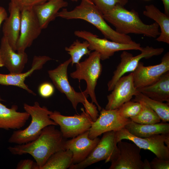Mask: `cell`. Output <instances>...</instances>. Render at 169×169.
I'll list each match as a JSON object with an SVG mask.
<instances>
[{
    "label": "cell",
    "mask_w": 169,
    "mask_h": 169,
    "mask_svg": "<svg viewBox=\"0 0 169 169\" xmlns=\"http://www.w3.org/2000/svg\"><path fill=\"white\" fill-rule=\"evenodd\" d=\"M0 50L4 66L8 70L10 73L16 74L22 73L28 60V55L25 52L16 53L3 36L1 39Z\"/></svg>",
    "instance_id": "cell-19"
},
{
    "label": "cell",
    "mask_w": 169,
    "mask_h": 169,
    "mask_svg": "<svg viewBox=\"0 0 169 169\" xmlns=\"http://www.w3.org/2000/svg\"><path fill=\"white\" fill-rule=\"evenodd\" d=\"M64 0H49L33 9L42 29L46 28L49 23L55 20L59 10L68 6Z\"/></svg>",
    "instance_id": "cell-22"
},
{
    "label": "cell",
    "mask_w": 169,
    "mask_h": 169,
    "mask_svg": "<svg viewBox=\"0 0 169 169\" xmlns=\"http://www.w3.org/2000/svg\"><path fill=\"white\" fill-rule=\"evenodd\" d=\"M9 16L5 19L3 25V36L7 39L12 48L16 51V45L20 32L21 11L14 4H9Z\"/></svg>",
    "instance_id": "cell-21"
},
{
    "label": "cell",
    "mask_w": 169,
    "mask_h": 169,
    "mask_svg": "<svg viewBox=\"0 0 169 169\" xmlns=\"http://www.w3.org/2000/svg\"><path fill=\"white\" fill-rule=\"evenodd\" d=\"M71 0V1H72V2H78V1H79V0Z\"/></svg>",
    "instance_id": "cell-41"
},
{
    "label": "cell",
    "mask_w": 169,
    "mask_h": 169,
    "mask_svg": "<svg viewBox=\"0 0 169 169\" xmlns=\"http://www.w3.org/2000/svg\"><path fill=\"white\" fill-rule=\"evenodd\" d=\"M143 163V169H151L150 162L147 159H145Z\"/></svg>",
    "instance_id": "cell-39"
},
{
    "label": "cell",
    "mask_w": 169,
    "mask_h": 169,
    "mask_svg": "<svg viewBox=\"0 0 169 169\" xmlns=\"http://www.w3.org/2000/svg\"><path fill=\"white\" fill-rule=\"evenodd\" d=\"M76 36L83 39L89 43V49L98 52L101 60L109 59L116 52L131 50L141 51L142 47L140 43L134 42L131 44H125L101 38L91 32L86 30H76L74 32Z\"/></svg>",
    "instance_id": "cell-7"
},
{
    "label": "cell",
    "mask_w": 169,
    "mask_h": 169,
    "mask_svg": "<svg viewBox=\"0 0 169 169\" xmlns=\"http://www.w3.org/2000/svg\"><path fill=\"white\" fill-rule=\"evenodd\" d=\"M132 101L142 102L153 110L163 122L169 121V103H164L151 99L138 92Z\"/></svg>",
    "instance_id": "cell-27"
},
{
    "label": "cell",
    "mask_w": 169,
    "mask_h": 169,
    "mask_svg": "<svg viewBox=\"0 0 169 169\" xmlns=\"http://www.w3.org/2000/svg\"><path fill=\"white\" fill-rule=\"evenodd\" d=\"M57 17L85 20L100 31L105 38L112 41L125 44L134 42L130 36L119 33L111 28L104 19L103 13L90 0H81L80 4L71 11L63 8L58 13Z\"/></svg>",
    "instance_id": "cell-2"
},
{
    "label": "cell",
    "mask_w": 169,
    "mask_h": 169,
    "mask_svg": "<svg viewBox=\"0 0 169 169\" xmlns=\"http://www.w3.org/2000/svg\"><path fill=\"white\" fill-rule=\"evenodd\" d=\"M123 139L131 141L141 149L151 151L160 159L169 160V133L141 138L132 135L123 127L116 131V140L117 143Z\"/></svg>",
    "instance_id": "cell-6"
},
{
    "label": "cell",
    "mask_w": 169,
    "mask_h": 169,
    "mask_svg": "<svg viewBox=\"0 0 169 169\" xmlns=\"http://www.w3.org/2000/svg\"><path fill=\"white\" fill-rule=\"evenodd\" d=\"M17 169H38L36 162L29 159L21 160L18 163Z\"/></svg>",
    "instance_id": "cell-36"
},
{
    "label": "cell",
    "mask_w": 169,
    "mask_h": 169,
    "mask_svg": "<svg viewBox=\"0 0 169 169\" xmlns=\"http://www.w3.org/2000/svg\"><path fill=\"white\" fill-rule=\"evenodd\" d=\"M23 108L31 117V122L24 129L14 131L8 139L9 143L19 145L29 142L36 139L46 127L58 125L50 118L53 111L45 106H41L38 102H35L32 105L24 103Z\"/></svg>",
    "instance_id": "cell-4"
},
{
    "label": "cell",
    "mask_w": 169,
    "mask_h": 169,
    "mask_svg": "<svg viewBox=\"0 0 169 169\" xmlns=\"http://www.w3.org/2000/svg\"><path fill=\"white\" fill-rule=\"evenodd\" d=\"M80 114L72 116L63 115L57 111L52 112L50 118L60 127V131L64 138H74L87 131L93 122L84 108Z\"/></svg>",
    "instance_id": "cell-8"
},
{
    "label": "cell",
    "mask_w": 169,
    "mask_h": 169,
    "mask_svg": "<svg viewBox=\"0 0 169 169\" xmlns=\"http://www.w3.org/2000/svg\"><path fill=\"white\" fill-rule=\"evenodd\" d=\"M100 140L98 137L94 139L89 136V131L68 141H66L65 149L70 150L73 153L72 164L84 160Z\"/></svg>",
    "instance_id": "cell-17"
},
{
    "label": "cell",
    "mask_w": 169,
    "mask_h": 169,
    "mask_svg": "<svg viewBox=\"0 0 169 169\" xmlns=\"http://www.w3.org/2000/svg\"><path fill=\"white\" fill-rule=\"evenodd\" d=\"M103 16L105 20L121 34L134 33L152 38H156L160 34L159 27L156 23L146 24L140 18L137 12L134 9L127 10L123 6H115Z\"/></svg>",
    "instance_id": "cell-3"
},
{
    "label": "cell",
    "mask_w": 169,
    "mask_h": 169,
    "mask_svg": "<svg viewBox=\"0 0 169 169\" xmlns=\"http://www.w3.org/2000/svg\"><path fill=\"white\" fill-rule=\"evenodd\" d=\"M151 169H169V160L160 159L157 157L150 162Z\"/></svg>",
    "instance_id": "cell-35"
},
{
    "label": "cell",
    "mask_w": 169,
    "mask_h": 169,
    "mask_svg": "<svg viewBox=\"0 0 169 169\" xmlns=\"http://www.w3.org/2000/svg\"><path fill=\"white\" fill-rule=\"evenodd\" d=\"M84 60L75 64V70L70 73V76L73 79L85 81L86 88L84 91L90 96L92 102L100 111L102 108L97 100L95 91L102 70L100 55L95 51L91 53Z\"/></svg>",
    "instance_id": "cell-5"
},
{
    "label": "cell",
    "mask_w": 169,
    "mask_h": 169,
    "mask_svg": "<svg viewBox=\"0 0 169 169\" xmlns=\"http://www.w3.org/2000/svg\"><path fill=\"white\" fill-rule=\"evenodd\" d=\"M49 0H10L14 4L22 11L33 8L37 5L42 4Z\"/></svg>",
    "instance_id": "cell-32"
},
{
    "label": "cell",
    "mask_w": 169,
    "mask_h": 169,
    "mask_svg": "<svg viewBox=\"0 0 169 169\" xmlns=\"http://www.w3.org/2000/svg\"><path fill=\"white\" fill-rule=\"evenodd\" d=\"M145 8L143 15L154 20L160 28V34L156 40L169 44V16L153 4L146 5Z\"/></svg>",
    "instance_id": "cell-25"
},
{
    "label": "cell",
    "mask_w": 169,
    "mask_h": 169,
    "mask_svg": "<svg viewBox=\"0 0 169 169\" xmlns=\"http://www.w3.org/2000/svg\"><path fill=\"white\" fill-rule=\"evenodd\" d=\"M84 108V110L91 118L93 122L95 121L99 116L97 107L93 102H90L86 99L83 104Z\"/></svg>",
    "instance_id": "cell-33"
},
{
    "label": "cell",
    "mask_w": 169,
    "mask_h": 169,
    "mask_svg": "<svg viewBox=\"0 0 169 169\" xmlns=\"http://www.w3.org/2000/svg\"><path fill=\"white\" fill-rule=\"evenodd\" d=\"M141 108L140 102L130 100L123 104L118 109L121 116L128 119L136 115Z\"/></svg>",
    "instance_id": "cell-30"
},
{
    "label": "cell",
    "mask_w": 169,
    "mask_h": 169,
    "mask_svg": "<svg viewBox=\"0 0 169 169\" xmlns=\"http://www.w3.org/2000/svg\"><path fill=\"white\" fill-rule=\"evenodd\" d=\"M54 125L44 128L39 136L29 142L8 147L13 155H22L28 154L34 159L38 169H41L49 158L54 154L65 150L66 141L60 131Z\"/></svg>",
    "instance_id": "cell-1"
},
{
    "label": "cell",
    "mask_w": 169,
    "mask_h": 169,
    "mask_svg": "<svg viewBox=\"0 0 169 169\" xmlns=\"http://www.w3.org/2000/svg\"><path fill=\"white\" fill-rule=\"evenodd\" d=\"M104 14L120 5L124 6L128 2V0H90Z\"/></svg>",
    "instance_id": "cell-31"
},
{
    "label": "cell",
    "mask_w": 169,
    "mask_h": 169,
    "mask_svg": "<svg viewBox=\"0 0 169 169\" xmlns=\"http://www.w3.org/2000/svg\"><path fill=\"white\" fill-rule=\"evenodd\" d=\"M1 101L3 100L0 96V129L17 130L24 126L30 117L29 114L25 111H18L16 105L8 108L1 102Z\"/></svg>",
    "instance_id": "cell-20"
},
{
    "label": "cell",
    "mask_w": 169,
    "mask_h": 169,
    "mask_svg": "<svg viewBox=\"0 0 169 169\" xmlns=\"http://www.w3.org/2000/svg\"><path fill=\"white\" fill-rule=\"evenodd\" d=\"M71 62L70 58L54 69L49 70L48 74L56 88L65 95L74 109L76 110L78 104L79 103L83 104L89 96L84 91L76 92L70 84L68 78L67 69Z\"/></svg>",
    "instance_id": "cell-10"
},
{
    "label": "cell",
    "mask_w": 169,
    "mask_h": 169,
    "mask_svg": "<svg viewBox=\"0 0 169 169\" xmlns=\"http://www.w3.org/2000/svg\"><path fill=\"white\" fill-rule=\"evenodd\" d=\"M116 131H111L103 134L101 138L87 157L83 161L72 164L70 169H83L99 161H110L116 148Z\"/></svg>",
    "instance_id": "cell-12"
},
{
    "label": "cell",
    "mask_w": 169,
    "mask_h": 169,
    "mask_svg": "<svg viewBox=\"0 0 169 169\" xmlns=\"http://www.w3.org/2000/svg\"><path fill=\"white\" fill-rule=\"evenodd\" d=\"M140 111L136 115L130 118L131 120L140 124H154L159 123L161 120L153 110L142 102Z\"/></svg>",
    "instance_id": "cell-29"
},
{
    "label": "cell",
    "mask_w": 169,
    "mask_h": 169,
    "mask_svg": "<svg viewBox=\"0 0 169 169\" xmlns=\"http://www.w3.org/2000/svg\"><path fill=\"white\" fill-rule=\"evenodd\" d=\"M73 153L69 150L59 151L52 155L41 169H66L72 164Z\"/></svg>",
    "instance_id": "cell-26"
},
{
    "label": "cell",
    "mask_w": 169,
    "mask_h": 169,
    "mask_svg": "<svg viewBox=\"0 0 169 169\" xmlns=\"http://www.w3.org/2000/svg\"><path fill=\"white\" fill-rule=\"evenodd\" d=\"M161 0L163 4L165 13L169 16V0Z\"/></svg>",
    "instance_id": "cell-38"
},
{
    "label": "cell",
    "mask_w": 169,
    "mask_h": 169,
    "mask_svg": "<svg viewBox=\"0 0 169 169\" xmlns=\"http://www.w3.org/2000/svg\"><path fill=\"white\" fill-rule=\"evenodd\" d=\"M141 149L135 144L118 141L111 156L110 169H143Z\"/></svg>",
    "instance_id": "cell-9"
},
{
    "label": "cell",
    "mask_w": 169,
    "mask_h": 169,
    "mask_svg": "<svg viewBox=\"0 0 169 169\" xmlns=\"http://www.w3.org/2000/svg\"><path fill=\"white\" fill-rule=\"evenodd\" d=\"M51 60L52 59L48 56H35L33 59L31 68L27 71L16 74H0V84L17 86L35 95V94L28 88L25 83V80L35 71L42 69L47 62Z\"/></svg>",
    "instance_id": "cell-18"
},
{
    "label": "cell",
    "mask_w": 169,
    "mask_h": 169,
    "mask_svg": "<svg viewBox=\"0 0 169 169\" xmlns=\"http://www.w3.org/2000/svg\"><path fill=\"white\" fill-rule=\"evenodd\" d=\"M169 71L168 52L164 54L161 63L159 64L146 66L140 61L136 69L133 72L134 85L137 89L149 85Z\"/></svg>",
    "instance_id": "cell-15"
},
{
    "label": "cell",
    "mask_w": 169,
    "mask_h": 169,
    "mask_svg": "<svg viewBox=\"0 0 169 169\" xmlns=\"http://www.w3.org/2000/svg\"><path fill=\"white\" fill-rule=\"evenodd\" d=\"M112 91L107 96L106 110L118 109L123 104L130 100L138 92L134 85L133 72L120 78Z\"/></svg>",
    "instance_id": "cell-16"
},
{
    "label": "cell",
    "mask_w": 169,
    "mask_h": 169,
    "mask_svg": "<svg viewBox=\"0 0 169 169\" xmlns=\"http://www.w3.org/2000/svg\"></svg>",
    "instance_id": "cell-42"
},
{
    "label": "cell",
    "mask_w": 169,
    "mask_h": 169,
    "mask_svg": "<svg viewBox=\"0 0 169 169\" xmlns=\"http://www.w3.org/2000/svg\"><path fill=\"white\" fill-rule=\"evenodd\" d=\"M89 44L86 40L81 42L76 39L70 46L65 48V50L70 56L72 65L79 62L84 55H89L91 50L89 48Z\"/></svg>",
    "instance_id": "cell-28"
},
{
    "label": "cell",
    "mask_w": 169,
    "mask_h": 169,
    "mask_svg": "<svg viewBox=\"0 0 169 169\" xmlns=\"http://www.w3.org/2000/svg\"><path fill=\"white\" fill-rule=\"evenodd\" d=\"M4 66V64L3 60L2 55L0 50V67H2Z\"/></svg>",
    "instance_id": "cell-40"
},
{
    "label": "cell",
    "mask_w": 169,
    "mask_h": 169,
    "mask_svg": "<svg viewBox=\"0 0 169 169\" xmlns=\"http://www.w3.org/2000/svg\"><path fill=\"white\" fill-rule=\"evenodd\" d=\"M164 51L163 48H155L146 46L142 48L141 54L136 56H133L132 54L126 50L123 51L120 56V62L114 71L112 78L107 84L108 91L112 90L116 82L125 74L133 72L141 59H148L160 55Z\"/></svg>",
    "instance_id": "cell-11"
},
{
    "label": "cell",
    "mask_w": 169,
    "mask_h": 169,
    "mask_svg": "<svg viewBox=\"0 0 169 169\" xmlns=\"http://www.w3.org/2000/svg\"><path fill=\"white\" fill-rule=\"evenodd\" d=\"M54 88L53 85L48 82L41 84L39 86L38 92L40 96L44 98L51 96L54 93Z\"/></svg>",
    "instance_id": "cell-34"
},
{
    "label": "cell",
    "mask_w": 169,
    "mask_h": 169,
    "mask_svg": "<svg viewBox=\"0 0 169 169\" xmlns=\"http://www.w3.org/2000/svg\"><path fill=\"white\" fill-rule=\"evenodd\" d=\"M137 90L151 99L169 103V71L163 74L153 84Z\"/></svg>",
    "instance_id": "cell-23"
},
{
    "label": "cell",
    "mask_w": 169,
    "mask_h": 169,
    "mask_svg": "<svg viewBox=\"0 0 169 169\" xmlns=\"http://www.w3.org/2000/svg\"><path fill=\"white\" fill-rule=\"evenodd\" d=\"M8 17V13L5 8L0 6V27L3 22Z\"/></svg>",
    "instance_id": "cell-37"
},
{
    "label": "cell",
    "mask_w": 169,
    "mask_h": 169,
    "mask_svg": "<svg viewBox=\"0 0 169 169\" xmlns=\"http://www.w3.org/2000/svg\"><path fill=\"white\" fill-rule=\"evenodd\" d=\"M131 120L130 118L121 116L118 109L106 110L103 108L100 110V115L93 122L89 130V136L94 139L105 132L119 131Z\"/></svg>",
    "instance_id": "cell-13"
},
{
    "label": "cell",
    "mask_w": 169,
    "mask_h": 169,
    "mask_svg": "<svg viewBox=\"0 0 169 169\" xmlns=\"http://www.w3.org/2000/svg\"><path fill=\"white\" fill-rule=\"evenodd\" d=\"M42 30L33 8L22 11L20 34L16 45L17 52H25L39 36Z\"/></svg>",
    "instance_id": "cell-14"
},
{
    "label": "cell",
    "mask_w": 169,
    "mask_h": 169,
    "mask_svg": "<svg viewBox=\"0 0 169 169\" xmlns=\"http://www.w3.org/2000/svg\"><path fill=\"white\" fill-rule=\"evenodd\" d=\"M124 127L132 135L141 138L169 133V124L166 122L146 124H138L131 120Z\"/></svg>",
    "instance_id": "cell-24"
}]
</instances>
